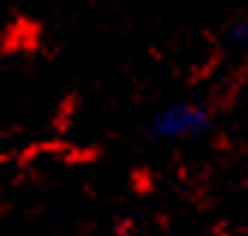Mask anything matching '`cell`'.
<instances>
[{
  "mask_svg": "<svg viewBox=\"0 0 248 236\" xmlns=\"http://www.w3.org/2000/svg\"><path fill=\"white\" fill-rule=\"evenodd\" d=\"M209 114L201 105H173L168 111H162L153 120V135L155 138H191L206 129Z\"/></svg>",
  "mask_w": 248,
  "mask_h": 236,
  "instance_id": "cell-1",
  "label": "cell"
}]
</instances>
